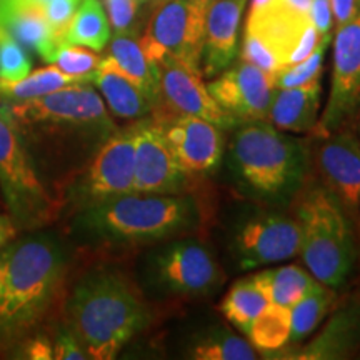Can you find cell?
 I'll return each mask as SVG.
<instances>
[{
  "instance_id": "obj_23",
  "label": "cell",
  "mask_w": 360,
  "mask_h": 360,
  "mask_svg": "<svg viewBox=\"0 0 360 360\" xmlns=\"http://www.w3.org/2000/svg\"><path fill=\"white\" fill-rule=\"evenodd\" d=\"M107 57L146 94L157 109L159 107V69L143 53L137 34H115L110 40Z\"/></svg>"
},
{
  "instance_id": "obj_24",
  "label": "cell",
  "mask_w": 360,
  "mask_h": 360,
  "mask_svg": "<svg viewBox=\"0 0 360 360\" xmlns=\"http://www.w3.org/2000/svg\"><path fill=\"white\" fill-rule=\"evenodd\" d=\"M269 304L270 299L262 277L260 274H254L233 283L219 309L233 327L247 335L252 322Z\"/></svg>"
},
{
  "instance_id": "obj_6",
  "label": "cell",
  "mask_w": 360,
  "mask_h": 360,
  "mask_svg": "<svg viewBox=\"0 0 360 360\" xmlns=\"http://www.w3.org/2000/svg\"><path fill=\"white\" fill-rule=\"evenodd\" d=\"M300 224L302 262L315 281L326 285H344L352 274L357 249L344 209L327 188H312L297 205Z\"/></svg>"
},
{
  "instance_id": "obj_5",
  "label": "cell",
  "mask_w": 360,
  "mask_h": 360,
  "mask_svg": "<svg viewBox=\"0 0 360 360\" xmlns=\"http://www.w3.org/2000/svg\"><path fill=\"white\" fill-rule=\"evenodd\" d=\"M229 157L236 179L257 199L282 204L304 187L307 152L269 120L237 124Z\"/></svg>"
},
{
  "instance_id": "obj_4",
  "label": "cell",
  "mask_w": 360,
  "mask_h": 360,
  "mask_svg": "<svg viewBox=\"0 0 360 360\" xmlns=\"http://www.w3.org/2000/svg\"><path fill=\"white\" fill-rule=\"evenodd\" d=\"M64 245L39 231L11 244L0 289V339L24 335L52 307L67 272Z\"/></svg>"
},
{
  "instance_id": "obj_3",
  "label": "cell",
  "mask_w": 360,
  "mask_h": 360,
  "mask_svg": "<svg viewBox=\"0 0 360 360\" xmlns=\"http://www.w3.org/2000/svg\"><path fill=\"white\" fill-rule=\"evenodd\" d=\"M150 319L146 300L124 272L96 267L85 272L65 299V323L89 359L112 360Z\"/></svg>"
},
{
  "instance_id": "obj_14",
  "label": "cell",
  "mask_w": 360,
  "mask_h": 360,
  "mask_svg": "<svg viewBox=\"0 0 360 360\" xmlns=\"http://www.w3.org/2000/svg\"><path fill=\"white\" fill-rule=\"evenodd\" d=\"M155 65L159 69V107L152 114L195 115L220 129L236 127V120L225 114L210 96L200 69L172 57H164Z\"/></svg>"
},
{
  "instance_id": "obj_21",
  "label": "cell",
  "mask_w": 360,
  "mask_h": 360,
  "mask_svg": "<svg viewBox=\"0 0 360 360\" xmlns=\"http://www.w3.org/2000/svg\"><path fill=\"white\" fill-rule=\"evenodd\" d=\"M92 82L115 117L135 120L143 119L155 110L154 103L148 101L146 94L109 57L102 58L97 70L94 72Z\"/></svg>"
},
{
  "instance_id": "obj_37",
  "label": "cell",
  "mask_w": 360,
  "mask_h": 360,
  "mask_svg": "<svg viewBox=\"0 0 360 360\" xmlns=\"http://www.w3.org/2000/svg\"><path fill=\"white\" fill-rule=\"evenodd\" d=\"M141 4L142 0H107V11L115 34L134 32V22Z\"/></svg>"
},
{
  "instance_id": "obj_39",
  "label": "cell",
  "mask_w": 360,
  "mask_h": 360,
  "mask_svg": "<svg viewBox=\"0 0 360 360\" xmlns=\"http://www.w3.org/2000/svg\"><path fill=\"white\" fill-rule=\"evenodd\" d=\"M24 357L30 360H52L53 345L52 339L45 334H35L29 337L24 345Z\"/></svg>"
},
{
  "instance_id": "obj_13",
  "label": "cell",
  "mask_w": 360,
  "mask_h": 360,
  "mask_svg": "<svg viewBox=\"0 0 360 360\" xmlns=\"http://www.w3.org/2000/svg\"><path fill=\"white\" fill-rule=\"evenodd\" d=\"M167 146L188 177L212 174L225 150L224 129L195 115L154 114Z\"/></svg>"
},
{
  "instance_id": "obj_35",
  "label": "cell",
  "mask_w": 360,
  "mask_h": 360,
  "mask_svg": "<svg viewBox=\"0 0 360 360\" xmlns=\"http://www.w3.org/2000/svg\"><path fill=\"white\" fill-rule=\"evenodd\" d=\"M82 4V0H51L49 4L40 8L44 13L45 20L49 22L53 34L57 35L58 40L64 42V34L69 27L70 20L74 19L75 12Z\"/></svg>"
},
{
  "instance_id": "obj_17",
  "label": "cell",
  "mask_w": 360,
  "mask_h": 360,
  "mask_svg": "<svg viewBox=\"0 0 360 360\" xmlns=\"http://www.w3.org/2000/svg\"><path fill=\"white\" fill-rule=\"evenodd\" d=\"M321 141L315 152V167L327 191L354 212L360 202V141L344 129L321 137Z\"/></svg>"
},
{
  "instance_id": "obj_9",
  "label": "cell",
  "mask_w": 360,
  "mask_h": 360,
  "mask_svg": "<svg viewBox=\"0 0 360 360\" xmlns=\"http://www.w3.org/2000/svg\"><path fill=\"white\" fill-rule=\"evenodd\" d=\"M210 0H159L152 8L139 44L154 64L172 57L200 69L205 12Z\"/></svg>"
},
{
  "instance_id": "obj_32",
  "label": "cell",
  "mask_w": 360,
  "mask_h": 360,
  "mask_svg": "<svg viewBox=\"0 0 360 360\" xmlns=\"http://www.w3.org/2000/svg\"><path fill=\"white\" fill-rule=\"evenodd\" d=\"M101 60L102 58L97 56L96 51H90L82 45L60 42L57 51L53 52L51 64L74 77H87L92 80L94 72L97 70Z\"/></svg>"
},
{
  "instance_id": "obj_7",
  "label": "cell",
  "mask_w": 360,
  "mask_h": 360,
  "mask_svg": "<svg viewBox=\"0 0 360 360\" xmlns=\"http://www.w3.org/2000/svg\"><path fill=\"white\" fill-rule=\"evenodd\" d=\"M0 199L19 232L47 227L62 210V202L35 170L4 102H0Z\"/></svg>"
},
{
  "instance_id": "obj_43",
  "label": "cell",
  "mask_w": 360,
  "mask_h": 360,
  "mask_svg": "<svg viewBox=\"0 0 360 360\" xmlns=\"http://www.w3.org/2000/svg\"><path fill=\"white\" fill-rule=\"evenodd\" d=\"M8 252H11V244H8L7 247H4V249L0 250V289H2L4 276H6V267H7Z\"/></svg>"
},
{
  "instance_id": "obj_29",
  "label": "cell",
  "mask_w": 360,
  "mask_h": 360,
  "mask_svg": "<svg viewBox=\"0 0 360 360\" xmlns=\"http://www.w3.org/2000/svg\"><path fill=\"white\" fill-rule=\"evenodd\" d=\"M191 357L199 360H254L255 349L225 327H215L193 342Z\"/></svg>"
},
{
  "instance_id": "obj_10",
  "label": "cell",
  "mask_w": 360,
  "mask_h": 360,
  "mask_svg": "<svg viewBox=\"0 0 360 360\" xmlns=\"http://www.w3.org/2000/svg\"><path fill=\"white\" fill-rule=\"evenodd\" d=\"M150 277L160 290L177 297L210 295L224 282V272L207 245L191 237H175L155 250Z\"/></svg>"
},
{
  "instance_id": "obj_42",
  "label": "cell",
  "mask_w": 360,
  "mask_h": 360,
  "mask_svg": "<svg viewBox=\"0 0 360 360\" xmlns=\"http://www.w3.org/2000/svg\"><path fill=\"white\" fill-rule=\"evenodd\" d=\"M278 6L295 13L299 17H309V8L312 0H276Z\"/></svg>"
},
{
  "instance_id": "obj_49",
  "label": "cell",
  "mask_w": 360,
  "mask_h": 360,
  "mask_svg": "<svg viewBox=\"0 0 360 360\" xmlns=\"http://www.w3.org/2000/svg\"><path fill=\"white\" fill-rule=\"evenodd\" d=\"M359 207H360V202H359Z\"/></svg>"
},
{
  "instance_id": "obj_40",
  "label": "cell",
  "mask_w": 360,
  "mask_h": 360,
  "mask_svg": "<svg viewBox=\"0 0 360 360\" xmlns=\"http://www.w3.org/2000/svg\"><path fill=\"white\" fill-rule=\"evenodd\" d=\"M330 6L337 27L347 24L360 12V0H330Z\"/></svg>"
},
{
  "instance_id": "obj_22",
  "label": "cell",
  "mask_w": 360,
  "mask_h": 360,
  "mask_svg": "<svg viewBox=\"0 0 360 360\" xmlns=\"http://www.w3.org/2000/svg\"><path fill=\"white\" fill-rule=\"evenodd\" d=\"M360 347V300L337 310L297 359H344Z\"/></svg>"
},
{
  "instance_id": "obj_44",
  "label": "cell",
  "mask_w": 360,
  "mask_h": 360,
  "mask_svg": "<svg viewBox=\"0 0 360 360\" xmlns=\"http://www.w3.org/2000/svg\"><path fill=\"white\" fill-rule=\"evenodd\" d=\"M274 0H252V6H250V12H260L264 8H267Z\"/></svg>"
},
{
  "instance_id": "obj_48",
  "label": "cell",
  "mask_w": 360,
  "mask_h": 360,
  "mask_svg": "<svg viewBox=\"0 0 360 360\" xmlns=\"http://www.w3.org/2000/svg\"><path fill=\"white\" fill-rule=\"evenodd\" d=\"M0 102H2V98H0Z\"/></svg>"
},
{
  "instance_id": "obj_11",
  "label": "cell",
  "mask_w": 360,
  "mask_h": 360,
  "mask_svg": "<svg viewBox=\"0 0 360 360\" xmlns=\"http://www.w3.org/2000/svg\"><path fill=\"white\" fill-rule=\"evenodd\" d=\"M299 220L281 212H257L236 227L232 255L238 269L250 270L295 257L300 252Z\"/></svg>"
},
{
  "instance_id": "obj_46",
  "label": "cell",
  "mask_w": 360,
  "mask_h": 360,
  "mask_svg": "<svg viewBox=\"0 0 360 360\" xmlns=\"http://www.w3.org/2000/svg\"><path fill=\"white\" fill-rule=\"evenodd\" d=\"M357 114H359V132H360V109H359Z\"/></svg>"
},
{
  "instance_id": "obj_36",
  "label": "cell",
  "mask_w": 360,
  "mask_h": 360,
  "mask_svg": "<svg viewBox=\"0 0 360 360\" xmlns=\"http://www.w3.org/2000/svg\"><path fill=\"white\" fill-rule=\"evenodd\" d=\"M53 359L57 360H85L89 359L87 352L80 344L77 335L67 326H58L52 337Z\"/></svg>"
},
{
  "instance_id": "obj_1",
  "label": "cell",
  "mask_w": 360,
  "mask_h": 360,
  "mask_svg": "<svg viewBox=\"0 0 360 360\" xmlns=\"http://www.w3.org/2000/svg\"><path fill=\"white\" fill-rule=\"evenodd\" d=\"M4 105L40 179L64 174L62 165L75 159L87 164L117 130L101 94L89 84Z\"/></svg>"
},
{
  "instance_id": "obj_33",
  "label": "cell",
  "mask_w": 360,
  "mask_h": 360,
  "mask_svg": "<svg viewBox=\"0 0 360 360\" xmlns=\"http://www.w3.org/2000/svg\"><path fill=\"white\" fill-rule=\"evenodd\" d=\"M32 72L25 49L0 27V82H17Z\"/></svg>"
},
{
  "instance_id": "obj_2",
  "label": "cell",
  "mask_w": 360,
  "mask_h": 360,
  "mask_svg": "<svg viewBox=\"0 0 360 360\" xmlns=\"http://www.w3.org/2000/svg\"><path fill=\"white\" fill-rule=\"evenodd\" d=\"M204 210L188 192H129L74 214L72 231L90 244L135 247L184 237L200 227Z\"/></svg>"
},
{
  "instance_id": "obj_47",
  "label": "cell",
  "mask_w": 360,
  "mask_h": 360,
  "mask_svg": "<svg viewBox=\"0 0 360 360\" xmlns=\"http://www.w3.org/2000/svg\"><path fill=\"white\" fill-rule=\"evenodd\" d=\"M2 209H4V205H2V199H0V212H2Z\"/></svg>"
},
{
  "instance_id": "obj_38",
  "label": "cell",
  "mask_w": 360,
  "mask_h": 360,
  "mask_svg": "<svg viewBox=\"0 0 360 360\" xmlns=\"http://www.w3.org/2000/svg\"><path fill=\"white\" fill-rule=\"evenodd\" d=\"M309 19L315 29H317L319 34H330L332 20H334L330 0H312L309 8Z\"/></svg>"
},
{
  "instance_id": "obj_27",
  "label": "cell",
  "mask_w": 360,
  "mask_h": 360,
  "mask_svg": "<svg viewBox=\"0 0 360 360\" xmlns=\"http://www.w3.org/2000/svg\"><path fill=\"white\" fill-rule=\"evenodd\" d=\"M110 40V24L98 0H82L64 34V42L101 52Z\"/></svg>"
},
{
  "instance_id": "obj_41",
  "label": "cell",
  "mask_w": 360,
  "mask_h": 360,
  "mask_svg": "<svg viewBox=\"0 0 360 360\" xmlns=\"http://www.w3.org/2000/svg\"><path fill=\"white\" fill-rule=\"evenodd\" d=\"M17 233H19V231L15 229V225H13L12 219L8 217V214L0 212V250L11 244Z\"/></svg>"
},
{
  "instance_id": "obj_16",
  "label": "cell",
  "mask_w": 360,
  "mask_h": 360,
  "mask_svg": "<svg viewBox=\"0 0 360 360\" xmlns=\"http://www.w3.org/2000/svg\"><path fill=\"white\" fill-rule=\"evenodd\" d=\"M210 96L237 124L267 120L276 79L242 58L207 84Z\"/></svg>"
},
{
  "instance_id": "obj_25",
  "label": "cell",
  "mask_w": 360,
  "mask_h": 360,
  "mask_svg": "<svg viewBox=\"0 0 360 360\" xmlns=\"http://www.w3.org/2000/svg\"><path fill=\"white\" fill-rule=\"evenodd\" d=\"M90 82L92 80L87 77H74L52 64L30 72L27 77L17 80V82H0V98L2 102L30 101V98L47 96V94L70 87V85Z\"/></svg>"
},
{
  "instance_id": "obj_18",
  "label": "cell",
  "mask_w": 360,
  "mask_h": 360,
  "mask_svg": "<svg viewBox=\"0 0 360 360\" xmlns=\"http://www.w3.org/2000/svg\"><path fill=\"white\" fill-rule=\"evenodd\" d=\"M247 0H210L205 12L202 74L215 77L237 56V39Z\"/></svg>"
},
{
  "instance_id": "obj_8",
  "label": "cell",
  "mask_w": 360,
  "mask_h": 360,
  "mask_svg": "<svg viewBox=\"0 0 360 360\" xmlns=\"http://www.w3.org/2000/svg\"><path fill=\"white\" fill-rule=\"evenodd\" d=\"M134 130H115L97 148L60 192L62 209L72 212L87 209L112 197L134 192Z\"/></svg>"
},
{
  "instance_id": "obj_26",
  "label": "cell",
  "mask_w": 360,
  "mask_h": 360,
  "mask_svg": "<svg viewBox=\"0 0 360 360\" xmlns=\"http://www.w3.org/2000/svg\"><path fill=\"white\" fill-rule=\"evenodd\" d=\"M337 299L335 290L326 283L317 282L302 299L290 309L289 344H300L305 337L321 326Z\"/></svg>"
},
{
  "instance_id": "obj_12",
  "label": "cell",
  "mask_w": 360,
  "mask_h": 360,
  "mask_svg": "<svg viewBox=\"0 0 360 360\" xmlns=\"http://www.w3.org/2000/svg\"><path fill=\"white\" fill-rule=\"evenodd\" d=\"M360 109V12L337 27L330 92L323 114L315 125L319 139L342 130Z\"/></svg>"
},
{
  "instance_id": "obj_19",
  "label": "cell",
  "mask_w": 360,
  "mask_h": 360,
  "mask_svg": "<svg viewBox=\"0 0 360 360\" xmlns=\"http://www.w3.org/2000/svg\"><path fill=\"white\" fill-rule=\"evenodd\" d=\"M322 84L321 79L290 89H274L267 120L285 132H314L319 122Z\"/></svg>"
},
{
  "instance_id": "obj_28",
  "label": "cell",
  "mask_w": 360,
  "mask_h": 360,
  "mask_svg": "<svg viewBox=\"0 0 360 360\" xmlns=\"http://www.w3.org/2000/svg\"><path fill=\"white\" fill-rule=\"evenodd\" d=\"M265 283L269 299L272 304L292 309L319 281L312 274L297 265H285L272 270L259 272Z\"/></svg>"
},
{
  "instance_id": "obj_15",
  "label": "cell",
  "mask_w": 360,
  "mask_h": 360,
  "mask_svg": "<svg viewBox=\"0 0 360 360\" xmlns=\"http://www.w3.org/2000/svg\"><path fill=\"white\" fill-rule=\"evenodd\" d=\"M134 130V191L143 193H182L187 191L188 175L180 169L167 146L159 122L143 119Z\"/></svg>"
},
{
  "instance_id": "obj_45",
  "label": "cell",
  "mask_w": 360,
  "mask_h": 360,
  "mask_svg": "<svg viewBox=\"0 0 360 360\" xmlns=\"http://www.w3.org/2000/svg\"><path fill=\"white\" fill-rule=\"evenodd\" d=\"M20 2L29 4V6H34V7H37V8H42L45 4H49V2H51V0H20Z\"/></svg>"
},
{
  "instance_id": "obj_31",
  "label": "cell",
  "mask_w": 360,
  "mask_h": 360,
  "mask_svg": "<svg viewBox=\"0 0 360 360\" xmlns=\"http://www.w3.org/2000/svg\"><path fill=\"white\" fill-rule=\"evenodd\" d=\"M328 42H330V34L323 35L319 42L315 51L305 58V60L299 62V64L285 67L281 72H277L274 75L276 79V87L278 89H290V87H299V85L309 84L312 80H319L322 77V62H323V53Z\"/></svg>"
},
{
  "instance_id": "obj_30",
  "label": "cell",
  "mask_w": 360,
  "mask_h": 360,
  "mask_svg": "<svg viewBox=\"0 0 360 360\" xmlns=\"http://www.w3.org/2000/svg\"><path fill=\"white\" fill-rule=\"evenodd\" d=\"M247 337L262 352H274L289 344L290 309L270 302L260 312L247 332Z\"/></svg>"
},
{
  "instance_id": "obj_34",
  "label": "cell",
  "mask_w": 360,
  "mask_h": 360,
  "mask_svg": "<svg viewBox=\"0 0 360 360\" xmlns=\"http://www.w3.org/2000/svg\"><path fill=\"white\" fill-rule=\"evenodd\" d=\"M242 58L272 75H276L277 72L283 69L281 58L272 49V45H269L260 35L252 32V30H245Z\"/></svg>"
},
{
  "instance_id": "obj_20",
  "label": "cell",
  "mask_w": 360,
  "mask_h": 360,
  "mask_svg": "<svg viewBox=\"0 0 360 360\" xmlns=\"http://www.w3.org/2000/svg\"><path fill=\"white\" fill-rule=\"evenodd\" d=\"M0 27L47 64H51L53 52L62 42L45 20L42 11L20 0H0Z\"/></svg>"
}]
</instances>
